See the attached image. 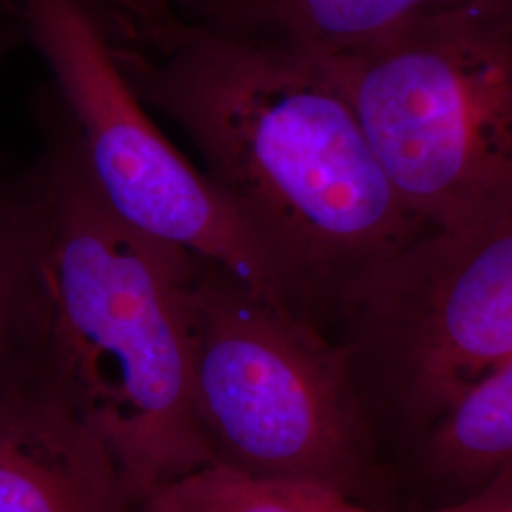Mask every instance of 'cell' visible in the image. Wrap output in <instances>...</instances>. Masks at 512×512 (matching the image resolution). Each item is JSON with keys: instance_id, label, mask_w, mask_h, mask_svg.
Masks as SVG:
<instances>
[{"instance_id": "1", "label": "cell", "mask_w": 512, "mask_h": 512, "mask_svg": "<svg viewBox=\"0 0 512 512\" xmlns=\"http://www.w3.org/2000/svg\"><path fill=\"white\" fill-rule=\"evenodd\" d=\"M80 2L131 93L200 152L287 308L325 329L366 274L429 232L315 57L179 0Z\"/></svg>"}, {"instance_id": "2", "label": "cell", "mask_w": 512, "mask_h": 512, "mask_svg": "<svg viewBox=\"0 0 512 512\" xmlns=\"http://www.w3.org/2000/svg\"><path fill=\"white\" fill-rule=\"evenodd\" d=\"M37 114L46 224L33 361L44 387L105 442L141 505L211 465L194 412L198 255L107 202L55 93Z\"/></svg>"}, {"instance_id": "3", "label": "cell", "mask_w": 512, "mask_h": 512, "mask_svg": "<svg viewBox=\"0 0 512 512\" xmlns=\"http://www.w3.org/2000/svg\"><path fill=\"white\" fill-rule=\"evenodd\" d=\"M311 57L429 232L512 220V0H471Z\"/></svg>"}, {"instance_id": "4", "label": "cell", "mask_w": 512, "mask_h": 512, "mask_svg": "<svg viewBox=\"0 0 512 512\" xmlns=\"http://www.w3.org/2000/svg\"><path fill=\"white\" fill-rule=\"evenodd\" d=\"M194 412L209 463L357 497L372 450L344 346L198 255Z\"/></svg>"}, {"instance_id": "5", "label": "cell", "mask_w": 512, "mask_h": 512, "mask_svg": "<svg viewBox=\"0 0 512 512\" xmlns=\"http://www.w3.org/2000/svg\"><path fill=\"white\" fill-rule=\"evenodd\" d=\"M336 325L355 378L437 418L512 359V220L421 234L349 291Z\"/></svg>"}, {"instance_id": "6", "label": "cell", "mask_w": 512, "mask_h": 512, "mask_svg": "<svg viewBox=\"0 0 512 512\" xmlns=\"http://www.w3.org/2000/svg\"><path fill=\"white\" fill-rule=\"evenodd\" d=\"M25 37L107 202L156 238L184 247L279 302L266 258L207 177L177 152L131 93L80 0H18Z\"/></svg>"}, {"instance_id": "7", "label": "cell", "mask_w": 512, "mask_h": 512, "mask_svg": "<svg viewBox=\"0 0 512 512\" xmlns=\"http://www.w3.org/2000/svg\"><path fill=\"white\" fill-rule=\"evenodd\" d=\"M0 512H139L105 442L48 387L0 397Z\"/></svg>"}, {"instance_id": "8", "label": "cell", "mask_w": 512, "mask_h": 512, "mask_svg": "<svg viewBox=\"0 0 512 512\" xmlns=\"http://www.w3.org/2000/svg\"><path fill=\"white\" fill-rule=\"evenodd\" d=\"M222 31L262 38L310 55L368 46L414 19L471 0H179Z\"/></svg>"}, {"instance_id": "9", "label": "cell", "mask_w": 512, "mask_h": 512, "mask_svg": "<svg viewBox=\"0 0 512 512\" xmlns=\"http://www.w3.org/2000/svg\"><path fill=\"white\" fill-rule=\"evenodd\" d=\"M431 467L482 490L512 482V359L465 387L435 421L427 440Z\"/></svg>"}, {"instance_id": "10", "label": "cell", "mask_w": 512, "mask_h": 512, "mask_svg": "<svg viewBox=\"0 0 512 512\" xmlns=\"http://www.w3.org/2000/svg\"><path fill=\"white\" fill-rule=\"evenodd\" d=\"M46 202L37 162L0 175V366L31 359Z\"/></svg>"}, {"instance_id": "11", "label": "cell", "mask_w": 512, "mask_h": 512, "mask_svg": "<svg viewBox=\"0 0 512 512\" xmlns=\"http://www.w3.org/2000/svg\"><path fill=\"white\" fill-rule=\"evenodd\" d=\"M147 512H372L332 488L202 467L148 495Z\"/></svg>"}, {"instance_id": "12", "label": "cell", "mask_w": 512, "mask_h": 512, "mask_svg": "<svg viewBox=\"0 0 512 512\" xmlns=\"http://www.w3.org/2000/svg\"><path fill=\"white\" fill-rule=\"evenodd\" d=\"M420 512H512V482H492L454 505Z\"/></svg>"}, {"instance_id": "13", "label": "cell", "mask_w": 512, "mask_h": 512, "mask_svg": "<svg viewBox=\"0 0 512 512\" xmlns=\"http://www.w3.org/2000/svg\"><path fill=\"white\" fill-rule=\"evenodd\" d=\"M21 40H27L23 19L12 14H0V57L10 52Z\"/></svg>"}, {"instance_id": "14", "label": "cell", "mask_w": 512, "mask_h": 512, "mask_svg": "<svg viewBox=\"0 0 512 512\" xmlns=\"http://www.w3.org/2000/svg\"><path fill=\"white\" fill-rule=\"evenodd\" d=\"M18 0H0V14H10V12H18Z\"/></svg>"}, {"instance_id": "15", "label": "cell", "mask_w": 512, "mask_h": 512, "mask_svg": "<svg viewBox=\"0 0 512 512\" xmlns=\"http://www.w3.org/2000/svg\"><path fill=\"white\" fill-rule=\"evenodd\" d=\"M139 512H147V511H143V509H141V507H139Z\"/></svg>"}]
</instances>
